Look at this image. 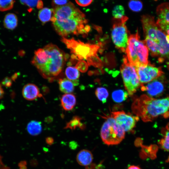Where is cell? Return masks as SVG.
<instances>
[{
	"instance_id": "cell-1",
	"label": "cell",
	"mask_w": 169,
	"mask_h": 169,
	"mask_svg": "<svg viewBox=\"0 0 169 169\" xmlns=\"http://www.w3.org/2000/svg\"><path fill=\"white\" fill-rule=\"evenodd\" d=\"M55 30L62 37L71 34H87L90 28L85 15L72 3L55 8L51 20Z\"/></svg>"
},
{
	"instance_id": "cell-2",
	"label": "cell",
	"mask_w": 169,
	"mask_h": 169,
	"mask_svg": "<svg viewBox=\"0 0 169 169\" xmlns=\"http://www.w3.org/2000/svg\"><path fill=\"white\" fill-rule=\"evenodd\" d=\"M66 59L62 50L49 44L35 51L31 62L44 78L52 81L62 71Z\"/></svg>"
},
{
	"instance_id": "cell-3",
	"label": "cell",
	"mask_w": 169,
	"mask_h": 169,
	"mask_svg": "<svg viewBox=\"0 0 169 169\" xmlns=\"http://www.w3.org/2000/svg\"><path fill=\"white\" fill-rule=\"evenodd\" d=\"M141 20L145 37L144 42L151 55L158 57L160 61L164 59H169V43L154 17L143 15Z\"/></svg>"
},
{
	"instance_id": "cell-4",
	"label": "cell",
	"mask_w": 169,
	"mask_h": 169,
	"mask_svg": "<svg viewBox=\"0 0 169 169\" xmlns=\"http://www.w3.org/2000/svg\"><path fill=\"white\" fill-rule=\"evenodd\" d=\"M131 109L136 116L144 122L153 121L160 115L168 116L169 111V96L156 99L143 95L133 102Z\"/></svg>"
},
{
	"instance_id": "cell-5",
	"label": "cell",
	"mask_w": 169,
	"mask_h": 169,
	"mask_svg": "<svg viewBox=\"0 0 169 169\" xmlns=\"http://www.w3.org/2000/svg\"><path fill=\"white\" fill-rule=\"evenodd\" d=\"M61 40L72 54V59L79 60L84 59L87 61L89 65H100V60L97 55L99 48L98 45L84 43L73 38L67 39L62 37Z\"/></svg>"
},
{
	"instance_id": "cell-6",
	"label": "cell",
	"mask_w": 169,
	"mask_h": 169,
	"mask_svg": "<svg viewBox=\"0 0 169 169\" xmlns=\"http://www.w3.org/2000/svg\"><path fill=\"white\" fill-rule=\"evenodd\" d=\"M148 51L144 41L140 39L138 31L130 36L125 52L131 64L135 67L148 64Z\"/></svg>"
},
{
	"instance_id": "cell-7",
	"label": "cell",
	"mask_w": 169,
	"mask_h": 169,
	"mask_svg": "<svg viewBox=\"0 0 169 169\" xmlns=\"http://www.w3.org/2000/svg\"><path fill=\"white\" fill-rule=\"evenodd\" d=\"M100 136L105 144L116 145L119 144L124 139L125 131L113 117L108 116L102 126Z\"/></svg>"
},
{
	"instance_id": "cell-8",
	"label": "cell",
	"mask_w": 169,
	"mask_h": 169,
	"mask_svg": "<svg viewBox=\"0 0 169 169\" xmlns=\"http://www.w3.org/2000/svg\"><path fill=\"white\" fill-rule=\"evenodd\" d=\"M120 70L125 87L129 96L132 95L141 86L136 67L129 62L126 56L123 59Z\"/></svg>"
},
{
	"instance_id": "cell-9",
	"label": "cell",
	"mask_w": 169,
	"mask_h": 169,
	"mask_svg": "<svg viewBox=\"0 0 169 169\" xmlns=\"http://www.w3.org/2000/svg\"><path fill=\"white\" fill-rule=\"evenodd\" d=\"M128 18L125 16L120 19L114 18L111 31V38L115 47L123 52L125 51L129 38L125 24Z\"/></svg>"
},
{
	"instance_id": "cell-10",
	"label": "cell",
	"mask_w": 169,
	"mask_h": 169,
	"mask_svg": "<svg viewBox=\"0 0 169 169\" xmlns=\"http://www.w3.org/2000/svg\"><path fill=\"white\" fill-rule=\"evenodd\" d=\"M136 67L141 85L158 79L163 74L160 68L149 64L146 65Z\"/></svg>"
},
{
	"instance_id": "cell-11",
	"label": "cell",
	"mask_w": 169,
	"mask_h": 169,
	"mask_svg": "<svg viewBox=\"0 0 169 169\" xmlns=\"http://www.w3.org/2000/svg\"><path fill=\"white\" fill-rule=\"evenodd\" d=\"M125 131L130 132L135 127L139 117L123 111L113 112L111 116Z\"/></svg>"
},
{
	"instance_id": "cell-12",
	"label": "cell",
	"mask_w": 169,
	"mask_h": 169,
	"mask_svg": "<svg viewBox=\"0 0 169 169\" xmlns=\"http://www.w3.org/2000/svg\"><path fill=\"white\" fill-rule=\"evenodd\" d=\"M156 13L158 18L156 23L166 35L169 43V2L159 5L156 9Z\"/></svg>"
},
{
	"instance_id": "cell-13",
	"label": "cell",
	"mask_w": 169,
	"mask_h": 169,
	"mask_svg": "<svg viewBox=\"0 0 169 169\" xmlns=\"http://www.w3.org/2000/svg\"><path fill=\"white\" fill-rule=\"evenodd\" d=\"M157 79L145 84L141 85V90L146 91L150 96H156L160 94L163 91L164 86L163 84Z\"/></svg>"
},
{
	"instance_id": "cell-14",
	"label": "cell",
	"mask_w": 169,
	"mask_h": 169,
	"mask_svg": "<svg viewBox=\"0 0 169 169\" xmlns=\"http://www.w3.org/2000/svg\"><path fill=\"white\" fill-rule=\"evenodd\" d=\"M22 95L25 99L29 100H33L40 95L38 87L32 84H27L23 87Z\"/></svg>"
},
{
	"instance_id": "cell-15",
	"label": "cell",
	"mask_w": 169,
	"mask_h": 169,
	"mask_svg": "<svg viewBox=\"0 0 169 169\" xmlns=\"http://www.w3.org/2000/svg\"><path fill=\"white\" fill-rule=\"evenodd\" d=\"M93 160V156L90 151L84 149L81 150L77 154V161L79 164L84 166L90 165Z\"/></svg>"
},
{
	"instance_id": "cell-16",
	"label": "cell",
	"mask_w": 169,
	"mask_h": 169,
	"mask_svg": "<svg viewBox=\"0 0 169 169\" xmlns=\"http://www.w3.org/2000/svg\"><path fill=\"white\" fill-rule=\"evenodd\" d=\"M60 101L62 107L67 111L72 110L75 105L76 101L75 96L70 93L63 95Z\"/></svg>"
},
{
	"instance_id": "cell-17",
	"label": "cell",
	"mask_w": 169,
	"mask_h": 169,
	"mask_svg": "<svg viewBox=\"0 0 169 169\" xmlns=\"http://www.w3.org/2000/svg\"><path fill=\"white\" fill-rule=\"evenodd\" d=\"M18 23L17 17L15 14L9 13L5 15L3 20V25L6 28L14 29L17 27Z\"/></svg>"
},
{
	"instance_id": "cell-18",
	"label": "cell",
	"mask_w": 169,
	"mask_h": 169,
	"mask_svg": "<svg viewBox=\"0 0 169 169\" xmlns=\"http://www.w3.org/2000/svg\"><path fill=\"white\" fill-rule=\"evenodd\" d=\"M65 75L68 79L73 82L74 86L79 84V79L80 76L79 70L75 67L72 66L67 67L65 71Z\"/></svg>"
},
{
	"instance_id": "cell-19",
	"label": "cell",
	"mask_w": 169,
	"mask_h": 169,
	"mask_svg": "<svg viewBox=\"0 0 169 169\" xmlns=\"http://www.w3.org/2000/svg\"><path fill=\"white\" fill-rule=\"evenodd\" d=\"M60 90L65 94L70 93L74 90V85L72 81L66 78L60 79L59 80Z\"/></svg>"
},
{
	"instance_id": "cell-20",
	"label": "cell",
	"mask_w": 169,
	"mask_h": 169,
	"mask_svg": "<svg viewBox=\"0 0 169 169\" xmlns=\"http://www.w3.org/2000/svg\"><path fill=\"white\" fill-rule=\"evenodd\" d=\"M28 133L33 136H37L40 133L42 130L41 124L40 122L33 120L30 122L27 126Z\"/></svg>"
},
{
	"instance_id": "cell-21",
	"label": "cell",
	"mask_w": 169,
	"mask_h": 169,
	"mask_svg": "<svg viewBox=\"0 0 169 169\" xmlns=\"http://www.w3.org/2000/svg\"><path fill=\"white\" fill-rule=\"evenodd\" d=\"M53 9L45 8L41 9L38 13V17L43 24L49 21L53 16Z\"/></svg>"
},
{
	"instance_id": "cell-22",
	"label": "cell",
	"mask_w": 169,
	"mask_h": 169,
	"mask_svg": "<svg viewBox=\"0 0 169 169\" xmlns=\"http://www.w3.org/2000/svg\"><path fill=\"white\" fill-rule=\"evenodd\" d=\"M81 118L78 116H74L72 119L67 123L65 129L73 130L78 127L81 130L84 129L85 125L81 122Z\"/></svg>"
},
{
	"instance_id": "cell-23",
	"label": "cell",
	"mask_w": 169,
	"mask_h": 169,
	"mask_svg": "<svg viewBox=\"0 0 169 169\" xmlns=\"http://www.w3.org/2000/svg\"><path fill=\"white\" fill-rule=\"evenodd\" d=\"M162 132L163 137L160 140L159 144L163 149L169 151V123L163 129Z\"/></svg>"
},
{
	"instance_id": "cell-24",
	"label": "cell",
	"mask_w": 169,
	"mask_h": 169,
	"mask_svg": "<svg viewBox=\"0 0 169 169\" xmlns=\"http://www.w3.org/2000/svg\"><path fill=\"white\" fill-rule=\"evenodd\" d=\"M95 94L98 99L103 103L106 102L109 95L108 90L103 87L97 88L95 90Z\"/></svg>"
},
{
	"instance_id": "cell-25",
	"label": "cell",
	"mask_w": 169,
	"mask_h": 169,
	"mask_svg": "<svg viewBox=\"0 0 169 169\" xmlns=\"http://www.w3.org/2000/svg\"><path fill=\"white\" fill-rule=\"evenodd\" d=\"M128 95L127 92L121 90H118L113 92L112 97L115 101L120 102L124 101L127 98Z\"/></svg>"
},
{
	"instance_id": "cell-26",
	"label": "cell",
	"mask_w": 169,
	"mask_h": 169,
	"mask_svg": "<svg viewBox=\"0 0 169 169\" xmlns=\"http://www.w3.org/2000/svg\"><path fill=\"white\" fill-rule=\"evenodd\" d=\"M125 9L121 5H117L114 8L112 14L114 18L120 19L124 17Z\"/></svg>"
},
{
	"instance_id": "cell-27",
	"label": "cell",
	"mask_w": 169,
	"mask_h": 169,
	"mask_svg": "<svg viewBox=\"0 0 169 169\" xmlns=\"http://www.w3.org/2000/svg\"><path fill=\"white\" fill-rule=\"evenodd\" d=\"M128 5L131 10L136 12L141 11L143 8L142 3L139 0H131L128 2Z\"/></svg>"
},
{
	"instance_id": "cell-28",
	"label": "cell",
	"mask_w": 169,
	"mask_h": 169,
	"mask_svg": "<svg viewBox=\"0 0 169 169\" xmlns=\"http://www.w3.org/2000/svg\"><path fill=\"white\" fill-rule=\"evenodd\" d=\"M20 2L30 8L37 6L38 8H41L43 6L42 2L39 0H20Z\"/></svg>"
},
{
	"instance_id": "cell-29",
	"label": "cell",
	"mask_w": 169,
	"mask_h": 169,
	"mask_svg": "<svg viewBox=\"0 0 169 169\" xmlns=\"http://www.w3.org/2000/svg\"><path fill=\"white\" fill-rule=\"evenodd\" d=\"M13 0H0V11H5L12 9L13 6Z\"/></svg>"
},
{
	"instance_id": "cell-30",
	"label": "cell",
	"mask_w": 169,
	"mask_h": 169,
	"mask_svg": "<svg viewBox=\"0 0 169 169\" xmlns=\"http://www.w3.org/2000/svg\"><path fill=\"white\" fill-rule=\"evenodd\" d=\"M75 67L79 71L82 72H84L87 71L88 65L85 61L80 60L76 64Z\"/></svg>"
},
{
	"instance_id": "cell-31",
	"label": "cell",
	"mask_w": 169,
	"mask_h": 169,
	"mask_svg": "<svg viewBox=\"0 0 169 169\" xmlns=\"http://www.w3.org/2000/svg\"><path fill=\"white\" fill-rule=\"evenodd\" d=\"M69 0H52L53 5L56 8L66 4Z\"/></svg>"
},
{
	"instance_id": "cell-32",
	"label": "cell",
	"mask_w": 169,
	"mask_h": 169,
	"mask_svg": "<svg viewBox=\"0 0 169 169\" xmlns=\"http://www.w3.org/2000/svg\"><path fill=\"white\" fill-rule=\"evenodd\" d=\"M1 83L3 86L7 87H9L11 86L12 84V80L10 78L6 77L3 80Z\"/></svg>"
},
{
	"instance_id": "cell-33",
	"label": "cell",
	"mask_w": 169,
	"mask_h": 169,
	"mask_svg": "<svg viewBox=\"0 0 169 169\" xmlns=\"http://www.w3.org/2000/svg\"><path fill=\"white\" fill-rule=\"evenodd\" d=\"M76 3L82 7H85L89 5L93 0H75Z\"/></svg>"
},
{
	"instance_id": "cell-34",
	"label": "cell",
	"mask_w": 169,
	"mask_h": 169,
	"mask_svg": "<svg viewBox=\"0 0 169 169\" xmlns=\"http://www.w3.org/2000/svg\"><path fill=\"white\" fill-rule=\"evenodd\" d=\"M78 146V143L75 141H72L69 142V146L70 149L72 150H76Z\"/></svg>"
},
{
	"instance_id": "cell-35",
	"label": "cell",
	"mask_w": 169,
	"mask_h": 169,
	"mask_svg": "<svg viewBox=\"0 0 169 169\" xmlns=\"http://www.w3.org/2000/svg\"><path fill=\"white\" fill-rule=\"evenodd\" d=\"M46 142L48 145H52L54 142V140L53 138L51 137H48L46 139Z\"/></svg>"
},
{
	"instance_id": "cell-36",
	"label": "cell",
	"mask_w": 169,
	"mask_h": 169,
	"mask_svg": "<svg viewBox=\"0 0 169 169\" xmlns=\"http://www.w3.org/2000/svg\"><path fill=\"white\" fill-rule=\"evenodd\" d=\"M4 94V91L0 84V100L3 97Z\"/></svg>"
},
{
	"instance_id": "cell-37",
	"label": "cell",
	"mask_w": 169,
	"mask_h": 169,
	"mask_svg": "<svg viewBox=\"0 0 169 169\" xmlns=\"http://www.w3.org/2000/svg\"><path fill=\"white\" fill-rule=\"evenodd\" d=\"M127 169H141V168L136 166L132 165L129 167Z\"/></svg>"
},
{
	"instance_id": "cell-38",
	"label": "cell",
	"mask_w": 169,
	"mask_h": 169,
	"mask_svg": "<svg viewBox=\"0 0 169 169\" xmlns=\"http://www.w3.org/2000/svg\"><path fill=\"white\" fill-rule=\"evenodd\" d=\"M32 164L34 166H36L38 164V161L35 160H33L32 161Z\"/></svg>"
},
{
	"instance_id": "cell-39",
	"label": "cell",
	"mask_w": 169,
	"mask_h": 169,
	"mask_svg": "<svg viewBox=\"0 0 169 169\" xmlns=\"http://www.w3.org/2000/svg\"><path fill=\"white\" fill-rule=\"evenodd\" d=\"M48 149L46 147L43 148V150L45 152H47L48 151Z\"/></svg>"
},
{
	"instance_id": "cell-40",
	"label": "cell",
	"mask_w": 169,
	"mask_h": 169,
	"mask_svg": "<svg viewBox=\"0 0 169 169\" xmlns=\"http://www.w3.org/2000/svg\"></svg>"
}]
</instances>
